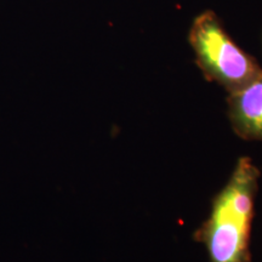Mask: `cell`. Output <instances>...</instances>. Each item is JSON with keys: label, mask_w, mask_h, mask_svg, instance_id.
<instances>
[{"label": "cell", "mask_w": 262, "mask_h": 262, "mask_svg": "<svg viewBox=\"0 0 262 262\" xmlns=\"http://www.w3.org/2000/svg\"><path fill=\"white\" fill-rule=\"evenodd\" d=\"M227 114L239 137L262 141V75L243 89L228 94Z\"/></svg>", "instance_id": "obj_3"}, {"label": "cell", "mask_w": 262, "mask_h": 262, "mask_svg": "<svg viewBox=\"0 0 262 262\" xmlns=\"http://www.w3.org/2000/svg\"><path fill=\"white\" fill-rule=\"evenodd\" d=\"M261 42H262V39H261Z\"/></svg>", "instance_id": "obj_4"}, {"label": "cell", "mask_w": 262, "mask_h": 262, "mask_svg": "<svg viewBox=\"0 0 262 262\" xmlns=\"http://www.w3.org/2000/svg\"><path fill=\"white\" fill-rule=\"evenodd\" d=\"M195 63L205 79L234 93L262 75V67L229 37L212 10L196 15L188 31Z\"/></svg>", "instance_id": "obj_2"}, {"label": "cell", "mask_w": 262, "mask_h": 262, "mask_svg": "<svg viewBox=\"0 0 262 262\" xmlns=\"http://www.w3.org/2000/svg\"><path fill=\"white\" fill-rule=\"evenodd\" d=\"M260 171L249 157H241L195 239L210 262H249L250 229Z\"/></svg>", "instance_id": "obj_1"}]
</instances>
